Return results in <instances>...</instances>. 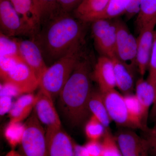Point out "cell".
Returning <instances> with one entry per match:
<instances>
[{
	"mask_svg": "<svg viewBox=\"0 0 156 156\" xmlns=\"http://www.w3.org/2000/svg\"><path fill=\"white\" fill-rule=\"evenodd\" d=\"M84 23L70 13L59 12L44 23L33 39L44 58L54 62L84 41Z\"/></svg>",
	"mask_w": 156,
	"mask_h": 156,
	"instance_id": "6da1fadb",
	"label": "cell"
},
{
	"mask_svg": "<svg viewBox=\"0 0 156 156\" xmlns=\"http://www.w3.org/2000/svg\"><path fill=\"white\" fill-rule=\"evenodd\" d=\"M91 64L85 54L59 94L62 108L73 124L79 125L89 112L88 104L92 92Z\"/></svg>",
	"mask_w": 156,
	"mask_h": 156,
	"instance_id": "7a4b0ae2",
	"label": "cell"
},
{
	"mask_svg": "<svg viewBox=\"0 0 156 156\" xmlns=\"http://www.w3.org/2000/svg\"><path fill=\"white\" fill-rule=\"evenodd\" d=\"M83 42H79L64 56L48 66L40 78V89L52 98L59 95L76 66L84 56Z\"/></svg>",
	"mask_w": 156,
	"mask_h": 156,
	"instance_id": "3957f363",
	"label": "cell"
},
{
	"mask_svg": "<svg viewBox=\"0 0 156 156\" xmlns=\"http://www.w3.org/2000/svg\"><path fill=\"white\" fill-rule=\"evenodd\" d=\"M20 144L23 156H48L46 132L34 112L27 121Z\"/></svg>",
	"mask_w": 156,
	"mask_h": 156,
	"instance_id": "277c9868",
	"label": "cell"
},
{
	"mask_svg": "<svg viewBox=\"0 0 156 156\" xmlns=\"http://www.w3.org/2000/svg\"><path fill=\"white\" fill-rule=\"evenodd\" d=\"M91 23V33L95 48L101 56L116 57V27L114 19H100Z\"/></svg>",
	"mask_w": 156,
	"mask_h": 156,
	"instance_id": "5b68a950",
	"label": "cell"
},
{
	"mask_svg": "<svg viewBox=\"0 0 156 156\" xmlns=\"http://www.w3.org/2000/svg\"><path fill=\"white\" fill-rule=\"evenodd\" d=\"M1 33L9 37L30 36L34 33L14 9L10 0H0Z\"/></svg>",
	"mask_w": 156,
	"mask_h": 156,
	"instance_id": "8992f818",
	"label": "cell"
},
{
	"mask_svg": "<svg viewBox=\"0 0 156 156\" xmlns=\"http://www.w3.org/2000/svg\"><path fill=\"white\" fill-rule=\"evenodd\" d=\"M114 21L116 27V57L126 64L137 68V38L131 33L126 23L120 17L114 19Z\"/></svg>",
	"mask_w": 156,
	"mask_h": 156,
	"instance_id": "52a82bcc",
	"label": "cell"
},
{
	"mask_svg": "<svg viewBox=\"0 0 156 156\" xmlns=\"http://www.w3.org/2000/svg\"><path fill=\"white\" fill-rule=\"evenodd\" d=\"M1 78L4 83L13 85L22 94L32 93L39 87L37 78L21 59L15 61Z\"/></svg>",
	"mask_w": 156,
	"mask_h": 156,
	"instance_id": "ba28073f",
	"label": "cell"
},
{
	"mask_svg": "<svg viewBox=\"0 0 156 156\" xmlns=\"http://www.w3.org/2000/svg\"><path fill=\"white\" fill-rule=\"evenodd\" d=\"M14 39L20 57L35 75L39 82L40 78L48 67L41 48L33 38Z\"/></svg>",
	"mask_w": 156,
	"mask_h": 156,
	"instance_id": "9c48e42d",
	"label": "cell"
},
{
	"mask_svg": "<svg viewBox=\"0 0 156 156\" xmlns=\"http://www.w3.org/2000/svg\"><path fill=\"white\" fill-rule=\"evenodd\" d=\"M101 93L112 121L120 127L136 129L130 120L123 95L115 89Z\"/></svg>",
	"mask_w": 156,
	"mask_h": 156,
	"instance_id": "30bf717a",
	"label": "cell"
},
{
	"mask_svg": "<svg viewBox=\"0 0 156 156\" xmlns=\"http://www.w3.org/2000/svg\"><path fill=\"white\" fill-rule=\"evenodd\" d=\"M115 136L122 156H151L146 140L134 131L122 129Z\"/></svg>",
	"mask_w": 156,
	"mask_h": 156,
	"instance_id": "8fae6325",
	"label": "cell"
},
{
	"mask_svg": "<svg viewBox=\"0 0 156 156\" xmlns=\"http://www.w3.org/2000/svg\"><path fill=\"white\" fill-rule=\"evenodd\" d=\"M156 21L146 26L138 34L137 38L136 64L137 70L141 77L148 68L153 43Z\"/></svg>",
	"mask_w": 156,
	"mask_h": 156,
	"instance_id": "7c38bea8",
	"label": "cell"
},
{
	"mask_svg": "<svg viewBox=\"0 0 156 156\" xmlns=\"http://www.w3.org/2000/svg\"><path fill=\"white\" fill-rule=\"evenodd\" d=\"M48 156H74V142L61 127L47 128Z\"/></svg>",
	"mask_w": 156,
	"mask_h": 156,
	"instance_id": "4fadbf2b",
	"label": "cell"
},
{
	"mask_svg": "<svg viewBox=\"0 0 156 156\" xmlns=\"http://www.w3.org/2000/svg\"><path fill=\"white\" fill-rule=\"evenodd\" d=\"M34 108L38 119L47 128L61 127V121L53 104V98L41 89L36 95Z\"/></svg>",
	"mask_w": 156,
	"mask_h": 156,
	"instance_id": "5bb4252c",
	"label": "cell"
},
{
	"mask_svg": "<svg viewBox=\"0 0 156 156\" xmlns=\"http://www.w3.org/2000/svg\"><path fill=\"white\" fill-rule=\"evenodd\" d=\"M99 90L104 93L116 87L112 60L106 56H101L98 59L92 74Z\"/></svg>",
	"mask_w": 156,
	"mask_h": 156,
	"instance_id": "9a60e30c",
	"label": "cell"
},
{
	"mask_svg": "<svg viewBox=\"0 0 156 156\" xmlns=\"http://www.w3.org/2000/svg\"><path fill=\"white\" fill-rule=\"evenodd\" d=\"M111 59L113 63L116 87L123 95L133 93L136 83V68L123 62L116 57Z\"/></svg>",
	"mask_w": 156,
	"mask_h": 156,
	"instance_id": "2e32d148",
	"label": "cell"
},
{
	"mask_svg": "<svg viewBox=\"0 0 156 156\" xmlns=\"http://www.w3.org/2000/svg\"><path fill=\"white\" fill-rule=\"evenodd\" d=\"M109 0H83L73 11V15L84 23L99 19Z\"/></svg>",
	"mask_w": 156,
	"mask_h": 156,
	"instance_id": "e0dca14e",
	"label": "cell"
},
{
	"mask_svg": "<svg viewBox=\"0 0 156 156\" xmlns=\"http://www.w3.org/2000/svg\"><path fill=\"white\" fill-rule=\"evenodd\" d=\"M135 91V95L143 109L146 120L148 121L150 108L155 101V91L153 85L141 77L136 81Z\"/></svg>",
	"mask_w": 156,
	"mask_h": 156,
	"instance_id": "ac0fdd59",
	"label": "cell"
},
{
	"mask_svg": "<svg viewBox=\"0 0 156 156\" xmlns=\"http://www.w3.org/2000/svg\"><path fill=\"white\" fill-rule=\"evenodd\" d=\"M10 1L14 9L31 29L33 31L35 35L40 30L41 27L36 13L33 0Z\"/></svg>",
	"mask_w": 156,
	"mask_h": 156,
	"instance_id": "d6986e66",
	"label": "cell"
},
{
	"mask_svg": "<svg viewBox=\"0 0 156 156\" xmlns=\"http://www.w3.org/2000/svg\"><path fill=\"white\" fill-rule=\"evenodd\" d=\"M36 95L32 93L20 95L9 112L11 121L21 122L30 114L34 106Z\"/></svg>",
	"mask_w": 156,
	"mask_h": 156,
	"instance_id": "ffe728a7",
	"label": "cell"
},
{
	"mask_svg": "<svg viewBox=\"0 0 156 156\" xmlns=\"http://www.w3.org/2000/svg\"><path fill=\"white\" fill-rule=\"evenodd\" d=\"M88 108L92 115L108 129L112 121L109 116L102 95L99 90L92 91L89 98Z\"/></svg>",
	"mask_w": 156,
	"mask_h": 156,
	"instance_id": "44dd1931",
	"label": "cell"
},
{
	"mask_svg": "<svg viewBox=\"0 0 156 156\" xmlns=\"http://www.w3.org/2000/svg\"><path fill=\"white\" fill-rule=\"evenodd\" d=\"M136 16L135 25L138 34L146 26L156 21V0H142Z\"/></svg>",
	"mask_w": 156,
	"mask_h": 156,
	"instance_id": "7402d4cb",
	"label": "cell"
},
{
	"mask_svg": "<svg viewBox=\"0 0 156 156\" xmlns=\"http://www.w3.org/2000/svg\"><path fill=\"white\" fill-rule=\"evenodd\" d=\"M33 1L41 27L44 23L60 12L58 0H33Z\"/></svg>",
	"mask_w": 156,
	"mask_h": 156,
	"instance_id": "603a6c76",
	"label": "cell"
},
{
	"mask_svg": "<svg viewBox=\"0 0 156 156\" xmlns=\"http://www.w3.org/2000/svg\"><path fill=\"white\" fill-rule=\"evenodd\" d=\"M26 129L21 122L10 121L5 131V139L12 148L20 145Z\"/></svg>",
	"mask_w": 156,
	"mask_h": 156,
	"instance_id": "cb8c5ba5",
	"label": "cell"
},
{
	"mask_svg": "<svg viewBox=\"0 0 156 156\" xmlns=\"http://www.w3.org/2000/svg\"><path fill=\"white\" fill-rule=\"evenodd\" d=\"M129 0H109L100 19H114L125 15Z\"/></svg>",
	"mask_w": 156,
	"mask_h": 156,
	"instance_id": "d4e9b609",
	"label": "cell"
},
{
	"mask_svg": "<svg viewBox=\"0 0 156 156\" xmlns=\"http://www.w3.org/2000/svg\"><path fill=\"white\" fill-rule=\"evenodd\" d=\"M107 129L101 122L92 115L85 126V133L89 140L99 141L103 138Z\"/></svg>",
	"mask_w": 156,
	"mask_h": 156,
	"instance_id": "484cf974",
	"label": "cell"
},
{
	"mask_svg": "<svg viewBox=\"0 0 156 156\" xmlns=\"http://www.w3.org/2000/svg\"><path fill=\"white\" fill-rule=\"evenodd\" d=\"M102 156H122L115 136L107 129L101 142Z\"/></svg>",
	"mask_w": 156,
	"mask_h": 156,
	"instance_id": "4316f807",
	"label": "cell"
},
{
	"mask_svg": "<svg viewBox=\"0 0 156 156\" xmlns=\"http://www.w3.org/2000/svg\"><path fill=\"white\" fill-rule=\"evenodd\" d=\"M148 69L149 75L147 80L153 84L156 78V29L154 32L152 49Z\"/></svg>",
	"mask_w": 156,
	"mask_h": 156,
	"instance_id": "83f0119b",
	"label": "cell"
},
{
	"mask_svg": "<svg viewBox=\"0 0 156 156\" xmlns=\"http://www.w3.org/2000/svg\"><path fill=\"white\" fill-rule=\"evenodd\" d=\"M146 140L148 146L149 151L151 156H156V121L152 128L146 132Z\"/></svg>",
	"mask_w": 156,
	"mask_h": 156,
	"instance_id": "f1b7e54d",
	"label": "cell"
},
{
	"mask_svg": "<svg viewBox=\"0 0 156 156\" xmlns=\"http://www.w3.org/2000/svg\"><path fill=\"white\" fill-rule=\"evenodd\" d=\"M83 0H58L59 10L64 13L73 12Z\"/></svg>",
	"mask_w": 156,
	"mask_h": 156,
	"instance_id": "f546056e",
	"label": "cell"
},
{
	"mask_svg": "<svg viewBox=\"0 0 156 156\" xmlns=\"http://www.w3.org/2000/svg\"><path fill=\"white\" fill-rule=\"evenodd\" d=\"M90 156H102V147L99 141L89 140L84 145Z\"/></svg>",
	"mask_w": 156,
	"mask_h": 156,
	"instance_id": "4dcf8cb0",
	"label": "cell"
},
{
	"mask_svg": "<svg viewBox=\"0 0 156 156\" xmlns=\"http://www.w3.org/2000/svg\"><path fill=\"white\" fill-rule=\"evenodd\" d=\"M141 1L142 0H129L128 8L125 14L126 19L130 20L137 15Z\"/></svg>",
	"mask_w": 156,
	"mask_h": 156,
	"instance_id": "1f68e13d",
	"label": "cell"
},
{
	"mask_svg": "<svg viewBox=\"0 0 156 156\" xmlns=\"http://www.w3.org/2000/svg\"><path fill=\"white\" fill-rule=\"evenodd\" d=\"M12 97L8 95H1L0 98V113L1 116L9 112L12 108Z\"/></svg>",
	"mask_w": 156,
	"mask_h": 156,
	"instance_id": "d6a6232c",
	"label": "cell"
},
{
	"mask_svg": "<svg viewBox=\"0 0 156 156\" xmlns=\"http://www.w3.org/2000/svg\"><path fill=\"white\" fill-rule=\"evenodd\" d=\"M74 156H90L84 146L78 144L74 142Z\"/></svg>",
	"mask_w": 156,
	"mask_h": 156,
	"instance_id": "836d02e7",
	"label": "cell"
},
{
	"mask_svg": "<svg viewBox=\"0 0 156 156\" xmlns=\"http://www.w3.org/2000/svg\"><path fill=\"white\" fill-rule=\"evenodd\" d=\"M150 119L152 122L156 121V101L152 107L150 114L149 115Z\"/></svg>",
	"mask_w": 156,
	"mask_h": 156,
	"instance_id": "e575fe53",
	"label": "cell"
},
{
	"mask_svg": "<svg viewBox=\"0 0 156 156\" xmlns=\"http://www.w3.org/2000/svg\"><path fill=\"white\" fill-rule=\"evenodd\" d=\"M5 156H23L20 153L18 152L17 151L12 149L9 151Z\"/></svg>",
	"mask_w": 156,
	"mask_h": 156,
	"instance_id": "d590c367",
	"label": "cell"
},
{
	"mask_svg": "<svg viewBox=\"0 0 156 156\" xmlns=\"http://www.w3.org/2000/svg\"><path fill=\"white\" fill-rule=\"evenodd\" d=\"M153 85L154 88V89H155V91L156 98H155V101H156V79H155L154 81V82L153 84Z\"/></svg>",
	"mask_w": 156,
	"mask_h": 156,
	"instance_id": "8d00e7d4",
	"label": "cell"
}]
</instances>
